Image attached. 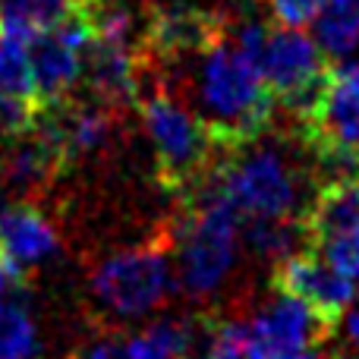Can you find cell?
Segmentation results:
<instances>
[{
	"label": "cell",
	"mask_w": 359,
	"mask_h": 359,
	"mask_svg": "<svg viewBox=\"0 0 359 359\" xmlns=\"http://www.w3.org/2000/svg\"><path fill=\"white\" fill-rule=\"evenodd\" d=\"M158 67H164V76L174 79V86H164L183 88V95H174L211 126L224 149L265 136L278 101L262 76V67L236 44L227 25L202 50Z\"/></svg>",
	"instance_id": "6da1fadb"
},
{
	"label": "cell",
	"mask_w": 359,
	"mask_h": 359,
	"mask_svg": "<svg viewBox=\"0 0 359 359\" xmlns=\"http://www.w3.org/2000/svg\"><path fill=\"white\" fill-rule=\"evenodd\" d=\"M224 161L208 170L211 186L230 202L243 224H278L303 221L312 202L303 170L290 151L265 136L227 149Z\"/></svg>",
	"instance_id": "7a4b0ae2"
},
{
	"label": "cell",
	"mask_w": 359,
	"mask_h": 359,
	"mask_svg": "<svg viewBox=\"0 0 359 359\" xmlns=\"http://www.w3.org/2000/svg\"><path fill=\"white\" fill-rule=\"evenodd\" d=\"M243 249V221L230 202L202 177L186 196V215L177 230V284L189 297L208 299L230 280Z\"/></svg>",
	"instance_id": "3957f363"
},
{
	"label": "cell",
	"mask_w": 359,
	"mask_h": 359,
	"mask_svg": "<svg viewBox=\"0 0 359 359\" xmlns=\"http://www.w3.org/2000/svg\"><path fill=\"white\" fill-rule=\"evenodd\" d=\"M142 114L145 136L155 151L158 170L164 186L177 192H189L217 161V136L211 126L192 111L186 101H180L170 88L158 86L155 92L142 95L136 101Z\"/></svg>",
	"instance_id": "277c9868"
},
{
	"label": "cell",
	"mask_w": 359,
	"mask_h": 359,
	"mask_svg": "<svg viewBox=\"0 0 359 359\" xmlns=\"http://www.w3.org/2000/svg\"><path fill=\"white\" fill-rule=\"evenodd\" d=\"M177 287L174 252L161 243L130 246L101 259L92 271V297L117 322H136L161 309Z\"/></svg>",
	"instance_id": "5b68a950"
},
{
	"label": "cell",
	"mask_w": 359,
	"mask_h": 359,
	"mask_svg": "<svg viewBox=\"0 0 359 359\" xmlns=\"http://www.w3.org/2000/svg\"><path fill=\"white\" fill-rule=\"evenodd\" d=\"M259 67L274 101L287 107L290 117H297V123H303L316 111L331 73L325 50L293 25L268 29Z\"/></svg>",
	"instance_id": "8992f818"
},
{
	"label": "cell",
	"mask_w": 359,
	"mask_h": 359,
	"mask_svg": "<svg viewBox=\"0 0 359 359\" xmlns=\"http://www.w3.org/2000/svg\"><path fill=\"white\" fill-rule=\"evenodd\" d=\"M303 139L318 155V161L341 174L359 158V63L331 67L325 92L316 111L299 123Z\"/></svg>",
	"instance_id": "52a82bcc"
},
{
	"label": "cell",
	"mask_w": 359,
	"mask_h": 359,
	"mask_svg": "<svg viewBox=\"0 0 359 359\" xmlns=\"http://www.w3.org/2000/svg\"><path fill=\"white\" fill-rule=\"evenodd\" d=\"M243 328H246V359H306L316 353L328 322L303 299L274 287V293L255 306Z\"/></svg>",
	"instance_id": "ba28073f"
},
{
	"label": "cell",
	"mask_w": 359,
	"mask_h": 359,
	"mask_svg": "<svg viewBox=\"0 0 359 359\" xmlns=\"http://www.w3.org/2000/svg\"><path fill=\"white\" fill-rule=\"evenodd\" d=\"M88 38H92L88 16L76 6L73 16H67L63 22L50 25V29H44V32H38L29 41L32 73H35V95H38V104L41 107L67 101L73 86L82 79Z\"/></svg>",
	"instance_id": "9c48e42d"
},
{
	"label": "cell",
	"mask_w": 359,
	"mask_h": 359,
	"mask_svg": "<svg viewBox=\"0 0 359 359\" xmlns=\"http://www.w3.org/2000/svg\"><path fill=\"white\" fill-rule=\"evenodd\" d=\"M271 284L284 293H293L309 309H316L328 325L341 322L356 297V280H350L344 271H337L325 255H318L312 246H303L297 252L284 255L274 265Z\"/></svg>",
	"instance_id": "30bf717a"
},
{
	"label": "cell",
	"mask_w": 359,
	"mask_h": 359,
	"mask_svg": "<svg viewBox=\"0 0 359 359\" xmlns=\"http://www.w3.org/2000/svg\"><path fill=\"white\" fill-rule=\"evenodd\" d=\"M142 67H145L142 48H136L133 41L101 38V35L88 38L82 76H86L98 104L111 107V111L114 107L136 104L139 95H142Z\"/></svg>",
	"instance_id": "8fae6325"
},
{
	"label": "cell",
	"mask_w": 359,
	"mask_h": 359,
	"mask_svg": "<svg viewBox=\"0 0 359 359\" xmlns=\"http://www.w3.org/2000/svg\"><path fill=\"white\" fill-rule=\"evenodd\" d=\"M192 318L164 316L139 331H120L82 344L76 359H180L189 344Z\"/></svg>",
	"instance_id": "7c38bea8"
},
{
	"label": "cell",
	"mask_w": 359,
	"mask_h": 359,
	"mask_svg": "<svg viewBox=\"0 0 359 359\" xmlns=\"http://www.w3.org/2000/svg\"><path fill=\"white\" fill-rule=\"evenodd\" d=\"M60 252V236L50 217L32 202L0 205V255L6 262L29 271Z\"/></svg>",
	"instance_id": "4fadbf2b"
},
{
	"label": "cell",
	"mask_w": 359,
	"mask_h": 359,
	"mask_svg": "<svg viewBox=\"0 0 359 359\" xmlns=\"http://www.w3.org/2000/svg\"><path fill=\"white\" fill-rule=\"evenodd\" d=\"M63 168L67 164H63L60 151L50 145V139L35 123L32 133L10 139L4 158H0V180L16 192H35Z\"/></svg>",
	"instance_id": "5bb4252c"
},
{
	"label": "cell",
	"mask_w": 359,
	"mask_h": 359,
	"mask_svg": "<svg viewBox=\"0 0 359 359\" xmlns=\"http://www.w3.org/2000/svg\"><path fill=\"white\" fill-rule=\"evenodd\" d=\"M73 0H0V35L32 41L38 32L73 16Z\"/></svg>",
	"instance_id": "9a60e30c"
},
{
	"label": "cell",
	"mask_w": 359,
	"mask_h": 359,
	"mask_svg": "<svg viewBox=\"0 0 359 359\" xmlns=\"http://www.w3.org/2000/svg\"><path fill=\"white\" fill-rule=\"evenodd\" d=\"M180 359H246V328L240 318H192Z\"/></svg>",
	"instance_id": "2e32d148"
},
{
	"label": "cell",
	"mask_w": 359,
	"mask_h": 359,
	"mask_svg": "<svg viewBox=\"0 0 359 359\" xmlns=\"http://www.w3.org/2000/svg\"><path fill=\"white\" fill-rule=\"evenodd\" d=\"M38 353L41 337L25 293L0 299V359H38Z\"/></svg>",
	"instance_id": "e0dca14e"
},
{
	"label": "cell",
	"mask_w": 359,
	"mask_h": 359,
	"mask_svg": "<svg viewBox=\"0 0 359 359\" xmlns=\"http://www.w3.org/2000/svg\"><path fill=\"white\" fill-rule=\"evenodd\" d=\"M306 246H312L318 255H325L337 271H344L350 280L359 284V217H350V221H344V224L318 230V233H312L309 240H306Z\"/></svg>",
	"instance_id": "ac0fdd59"
},
{
	"label": "cell",
	"mask_w": 359,
	"mask_h": 359,
	"mask_svg": "<svg viewBox=\"0 0 359 359\" xmlns=\"http://www.w3.org/2000/svg\"><path fill=\"white\" fill-rule=\"evenodd\" d=\"M316 44L325 50V57H334V60L353 54L359 48V16L328 0L325 10L316 16Z\"/></svg>",
	"instance_id": "d6986e66"
},
{
	"label": "cell",
	"mask_w": 359,
	"mask_h": 359,
	"mask_svg": "<svg viewBox=\"0 0 359 359\" xmlns=\"http://www.w3.org/2000/svg\"><path fill=\"white\" fill-rule=\"evenodd\" d=\"M0 95L38 101L35 73H32V57H29V41L0 35Z\"/></svg>",
	"instance_id": "ffe728a7"
},
{
	"label": "cell",
	"mask_w": 359,
	"mask_h": 359,
	"mask_svg": "<svg viewBox=\"0 0 359 359\" xmlns=\"http://www.w3.org/2000/svg\"><path fill=\"white\" fill-rule=\"evenodd\" d=\"M328 0H268V10H271L274 22L278 25H309L316 22V16L325 10Z\"/></svg>",
	"instance_id": "44dd1931"
},
{
	"label": "cell",
	"mask_w": 359,
	"mask_h": 359,
	"mask_svg": "<svg viewBox=\"0 0 359 359\" xmlns=\"http://www.w3.org/2000/svg\"><path fill=\"white\" fill-rule=\"evenodd\" d=\"M341 322H344V341H347V347L359 356V287H356V297H353V303H350V309L344 312Z\"/></svg>",
	"instance_id": "7402d4cb"
},
{
	"label": "cell",
	"mask_w": 359,
	"mask_h": 359,
	"mask_svg": "<svg viewBox=\"0 0 359 359\" xmlns=\"http://www.w3.org/2000/svg\"><path fill=\"white\" fill-rule=\"evenodd\" d=\"M73 4H76V6H95L98 0H73Z\"/></svg>",
	"instance_id": "603a6c76"
},
{
	"label": "cell",
	"mask_w": 359,
	"mask_h": 359,
	"mask_svg": "<svg viewBox=\"0 0 359 359\" xmlns=\"http://www.w3.org/2000/svg\"><path fill=\"white\" fill-rule=\"evenodd\" d=\"M306 359H325V356H318V353H309V356H306Z\"/></svg>",
	"instance_id": "cb8c5ba5"
}]
</instances>
